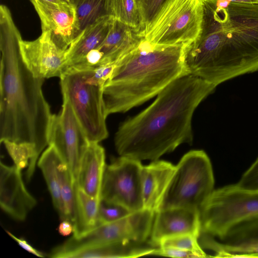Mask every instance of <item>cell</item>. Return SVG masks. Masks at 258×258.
<instances>
[{
	"mask_svg": "<svg viewBox=\"0 0 258 258\" xmlns=\"http://www.w3.org/2000/svg\"><path fill=\"white\" fill-rule=\"evenodd\" d=\"M216 87L191 74L171 82L150 105L119 126L114 137L118 154L154 161L181 144H191L194 112Z\"/></svg>",
	"mask_w": 258,
	"mask_h": 258,
	"instance_id": "1",
	"label": "cell"
},
{
	"mask_svg": "<svg viewBox=\"0 0 258 258\" xmlns=\"http://www.w3.org/2000/svg\"><path fill=\"white\" fill-rule=\"evenodd\" d=\"M20 32L9 9L0 6V141L29 142L39 157L48 145L52 114L42 92L44 79L35 77L20 50Z\"/></svg>",
	"mask_w": 258,
	"mask_h": 258,
	"instance_id": "2",
	"label": "cell"
},
{
	"mask_svg": "<svg viewBox=\"0 0 258 258\" xmlns=\"http://www.w3.org/2000/svg\"><path fill=\"white\" fill-rule=\"evenodd\" d=\"M185 45H153L145 39L114 64L104 85L107 116L127 111L160 92L171 82L188 75Z\"/></svg>",
	"mask_w": 258,
	"mask_h": 258,
	"instance_id": "3",
	"label": "cell"
},
{
	"mask_svg": "<svg viewBox=\"0 0 258 258\" xmlns=\"http://www.w3.org/2000/svg\"><path fill=\"white\" fill-rule=\"evenodd\" d=\"M223 26V44L205 79L215 86L258 71V4L229 2Z\"/></svg>",
	"mask_w": 258,
	"mask_h": 258,
	"instance_id": "4",
	"label": "cell"
},
{
	"mask_svg": "<svg viewBox=\"0 0 258 258\" xmlns=\"http://www.w3.org/2000/svg\"><path fill=\"white\" fill-rule=\"evenodd\" d=\"M63 100L68 101L89 142L108 137L103 100L104 84L95 74V67L77 64L67 68L60 77Z\"/></svg>",
	"mask_w": 258,
	"mask_h": 258,
	"instance_id": "5",
	"label": "cell"
},
{
	"mask_svg": "<svg viewBox=\"0 0 258 258\" xmlns=\"http://www.w3.org/2000/svg\"><path fill=\"white\" fill-rule=\"evenodd\" d=\"M214 185L207 154L203 150L190 151L175 166L158 210L184 208L200 211L214 190Z\"/></svg>",
	"mask_w": 258,
	"mask_h": 258,
	"instance_id": "6",
	"label": "cell"
},
{
	"mask_svg": "<svg viewBox=\"0 0 258 258\" xmlns=\"http://www.w3.org/2000/svg\"><path fill=\"white\" fill-rule=\"evenodd\" d=\"M258 215V191L236 184L214 190L200 210L201 233L218 239L239 223Z\"/></svg>",
	"mask_w": 258,
	"mask_h": 258,
	"instance_id": "7",
	"label": "cell"
},
{
	"mask_svg": "<svg viewBox=\"0 0 258 258\" xmlns=\"http://www.w3.org/2000/svg\"><path fill=\"white\" fill-rule=\"evenodd\" d=\"M203 14V0H168L144 37L153 45L188 44L200 35Z\"/></svg>",
	"mask_w": 258,
	"mask_h": 258,
	"instance_id": "8",
	"label": "cell"
},
{
	"mask_svg": "<svg viewBox=\"0 0 258 258\" xmlns=\"http://www.w3.org/2000/svg\"><path fill=\"white\" fill-rule=\"evenodd\" d=\"M155 212L146 209L135 211L114 222L99 225L79 237L61 244L64 252L113 243L144 242L149 238Z\"/></svg>",
	"mask_w": 258,
	"mask_h": 258,
	"instance_id": "9",
	"label": "cell"
},
{
	"mask_svg": "<svg viewBox=\"0 0 258 258\" xmlns=\"http://www.w3.org/2000/svg\"><path fill=\"white\" fill-rule=\"evenodd\" d=\"M141 161L121 156L106 165L101 200L119 205L131 212L144 209Z\"/></svg>",
	"mask_w": 258,
	"mask_h": 258,
	"instance_id": "10",
	"label": "cell"
},
{
	"mask_svg": "<svg viewBox=\"0 0 258 258\" xmlns=\"http://www.w3.org/2000/svg\"><path fill=\"white\" fill-rule=\"evenodd\" d=\"M47 139L48 145H52L55 147L68 166L76 183L81 151L89 141L68 101L63 100L61 111L57 114H52Z\"/></svg>",
	"mask_w": 258,
	"mask_h": 258,
	"instance_id": "11",
	"label": "cell"
},
{
	"mask_svg": "<svg viewBox=\"0 0 258 258\" xmlns=\"http://www.w3.org/2000/svg\"><path fill=\"white\" fill-rule=\"evenodd\" d=\"M199 242L203 249L214 252V257H258V215L234 225L218 239L202 233Z\"/></svg>",
	"mask_w": 258,
	"mask_h": 258,
	"instance_id": "12",
	"label": "cell"
},
{
	"mask_svg": "<svg viewBox=\"0 0 258 258\" xmlns=\"http://www.w3.org/2000/svg\"><path fill=\"white\" fill-rule=\"evenodd\" d=\"M30 1L40 18L42 32H48L54 44L67 50L81 32L74 6L70 2Z\"/></svg>",
	"mask_w": 258,
	"mask_h": 258,
	"instance_id": "13",
	"label": "cell"
},
{
	"mask_svg": "<svg viewBox=\"0 0 258 258\" xmlns=\"http://www.w3.org/2000/svg\"><path fill=\"white\" fill-rule=\"evenodd\" d=\"M67 49L58 47L47 31L34 40L20 41L22 57L27 68L35 77L44 79L60 78L67 68Z\"/></svg>",
	"mask_w": 258,
	"mask_h": 258,
	"instance_id": "14",
	"label": "cell"
},
{
	"mask_svg": "<svg viewBox=\"0 0 258 258\" xmlns=\"http://www.w3.org/2000/svg\"><path fill=\"white\" fill-rule=\"evenodd\" d=\"M20 170L16 166L0 164V205L13 219L23 221L36 206L37 201L28 191Z\"/></svg>",
	"mask_w": 258,
	"mask_h": 258,
	"instance_id": "15",
	"label": "cell"
},
{
	"mask_svg": "<svg viewBox=\"0 0 258 258\" xmlns=\"http://www.w3.org/2000/svg\"><path fill=\"white\" fill-rule=\"evenodd\" d=\"M201 234L200 211L184 208L160 210L155 213L149 239L156 247L167 238L191 234L199 237Z\"/></svg>",
	"mask_w": 258,
	"mask_h": 258,
	"instance_id": "16",
	"label": "cell"
},
{
	"mask_svg": "<svg viewBox=\"0 0 258 258\" xmlns=\"http://www.w3.org/2000/svg\"><path fill=\"white\" fill-rule=\"evenodd\" d=\"M104 149L98 143L89 142L81 151L77 185L89 195L101 199L106 166Z\"/></svg>",
	"mask_w": 258,
	"mask_h": 258,
	"instance_id": "17",
	"label": "cell"
},
{
	"mask_svg": "<svg viewBox=\"0 0 258 258\" xmlns=\"http://www.w3.org/2000/svg\"><path fill=\"white\" fill-rule=\"evenodd\" d=\"M175 166L163 160H154L143 166L141 182L144 209L156 212L174 173Z\"/></svg>",
	"mask_w": 258,
	"mask_h": 258,
	"instance_id": "18",
	"label": "cell"
},
{
	"mask_svg": "<svg viewBox=\"0 0 258 258\" xmlns=\"http://www.w3.org/2000/svg\"><path fill=\"white\" fill-rule=\"evenodd\" d=\"M143 38L142 32L115 19L106 38L97 48L102 56L99 66L114 64L135 49Z\"/></svg>",
	"mask_w": 258,
	"mask_h": 258,
	"instance_id": "19",
	"label": "cell"
},
{
	"mask_svg": "<svg viewBox=\"0 0 258 258\" xmlns=\"http://www.w3.org/2000/svg\"><path fill=\"white\" fill-rule=\"evenodd\" d=\"M114 20L112 16L103 17L81 32L67 49V68L79 63L89 52L102 43Z\"/></svg>",
	"mask_w": 258,
	"mask_h": 258,
	"instance_id": "20",
	"label": "cell"
},
{
	"mask_svg": "<svg viewBox=\"0 0 258 258\" xmlns=\"http://www.w3.org/2000/svg\"><path fill=\"white\" fill-rule=\"evenodd\" d=\"M155 247L148 241L113 243L70 251L63 258L138 257L150 255Z\"/></svg>",
	"mask_w": 258,
	"mask_h": 258,
	"instance_id": "21",
	"label": "cell"
},
{
	"mask_svg": "<svg viewBox=\"0 0 258 258\" xmlns=\"http://www.w3.org/2000/svg\"><path fill=\"white\" fill-rule=\"evenodd\" d=\"M48 146L41 154L37 164L46 181L53 206L58 212L61 220H63L64 209L57 168L58 163L62 158L53 145Z\"/></svg>",
	"mask_w": 258,
	"mask_h": 258,
	"instance_id": "22",
	"label": "cell"
},
{
	"mask_svg": "<svg viewBox=\"0 0 258 258\" xmlns=\"http://www.w3.org/2000/svg\"><path fill=\"white\" fill-rule=\"evenodd\" d=\"M75 197L73 236L79 237L98 225V209L101 199L89 195L76 183L75 185Z\"/></svg>",
	"mask_w": 258,
	"mask_h": 258,
	"instance_id": "23",
	"label": "cell"
},
{
	"mask_svg": "<svg viewBox=\"0 0 258 258\" xmlns=\"http://www.w3.org/2000/svg\"><path fill=\"white\" fill-rule=\"evenodd\" d=\"M2 143L18 169L22 170L28 167L26 178L29 181L34 174L38 159L35 145L31 143H17L8 140Z\"/></svg>",
	"mask_w": 258,
	"mask_h": 258,
	"instance_id": "24",
	"label": "cell"
},
{
	"mask_svg": "<svg viewBox=\"0 0 258 258\" xmlns=\"http://www.w3.org/2000/svg\"><path fill=\"white\" fill-rule=\"evenodd\" d=\"M70 3L76 9L81 31L100 19L112 16L111 0H70Z\"/></svg>",
	"mask_w": 258,
	"mask_h": 258,
	"instance_id": "25",
	"label": "cell"
},
{
	"mask_svg": "<svg viewBox=\"0 0 258 258\" xmlns=\"http://www.w3.org/2000/svg\"><path fill=\"white\" fill-rule=\"evenodd\" d=\"M57 168L64 209V220L71 221L74 225L75 216V183L68 166L62 159L58 163Z\"/></svg>",
	"mask_w": 258,
	"mask_h": 258,
	"instance_id": "26",
	"label": "cell"
},
{
	"mask_svg": "<svg viewBox=\"0 0 258 258\" xmlns=\"http://www.w3.org/2000/svg\"><path fill=\"white\" fill-rule=\"evenodd\" d=\"M111 10L115 19L143 33L136 0H111Z\"/></svg>",
	"mask_w": 258,
	"mask_h": 258,
	"instance_id": "27",
	"label": "cell"
},
{
	"mask_svg": "<svg viewBox=\"0 0 258 258\" xmlns=\"http://www.w3.org/2000/svg\"><path fill=\"white\" fill-rule=\"evenodd\" d=\"M198 237L191 234H182L162 240L159 247H174L193 252L199 257H208L200 246Z\"/></svg>",
	"mask_w": 258,
	"mask_h": 258,
	"instance_id": "28",
	"label": "cell"
},
{
	"mask_svg": "<svg viewBox=\"0 0 258 258\" xmlns=\"http://www.w3.org/2000/svg\"><path fill=\"white\" fill-rule=\"evenodd\" d=\"M167 1L136 0L143 32L154 21Z\"/></svg>",
	"mask_w": 258,
	"mask_h": 258,
	"instance_id": "29",
	"label": "cell"
},
{
	"mask_svg": "<svg viewBox=\"0 0 258 258\" xmlns=\"http://www.w3.org/2000/svg\"><path fill=\"white\" fill-rule=\"evenodd\" d=\"M132 212L122 206L101 200L98 209V225L117 221Z\"/></svg>",
	"mask_w": 258,
	"mask_h": 258,
	"instance_id": "30",
	"label": "cell"
},
{
	"mask_svg": "<svg viewBox=\"0 0 258 258\" xmlns=\"http://www.w3.org/2000/svg\"><path fill=\"white\" fill-rule=\"evenodd\" d=\"M236 184L245 190L258 191V158L242 175Z\"/></svg>",
	"mask_w": 258,
	"mask_h": 258,
	"instance_id": "31",
	"label": "cell"
},
{
	"mask_svg": "<svg viewBox=\"0 0 258 258\" xmlns=\"http://www.w3.org/2000/svg\"><path fill=\"white\" fill-rule=\"evenodd\" d=\"M158 255L177 258L199 257L195 253L174 247H158L151 253V255Z\"/></svg>",
	"mask_w": 258,
	"mask_h": 258,
	"instance_id": "32",
	"label": "cell"
},
{
	"mask_svg": "<svg viewBox=\"0 0 258 258\" xmlns=\"http://www.w3.org/2000/svg\"><path fill=\"white\" fill-rule=\"evenodd\" d=\"M7 233L18 244L27 251L40 257H45V255L42 252L38 250L33 247L29 243L23 238H19L10 231H7Z\"/></svg>",
	"mask_w": 258,
	"mask_h": 258,
	"instance_id": "33",
	"label": "cell"
},
{
	"mask_svg": "<svg viewBox=\"0 0 258 258\" xmlns=\"http://www.w3.org/2000/svg\"><path fill=\"white\" fill-rule=\"evenodd\" d=\"M57 230L61 235L67 236L74 233V226L73 224L68 220H61L58 226Z\"/></svg>",
	"mask_w": 258,
	"mask_h": 258,
	"instance_id": "34",
	"label": "cell"
},
{
	"mask_svg": "<svg viewBox=\"0 0 258 258\" xmlns=\"http://www.w3.org/2000/svg\"><path fill=\"white\" fill-rule=\"evenodd\" d=\"M230 2L245 3V4H258V0H227Z\"/></svg>",
	"mask_w": 258,
	"mask_h": 258,
	"instance_id": "35",
	"label": "cell"
},
{
	"mask_svg": "<svg viewBox=\"0 0 258 258\" xmlns=\"http://www.w3.org/2000/svg\"><path fill=\"white\" fill-rule=\"evenodd\" d=\"M54 3L70 2V0H45Z\"/></svg>",
	"mask_w": 258,
	"mask_h": 258,
	"instance_id": "36",
	"label": "cell"
}]
</instances>
